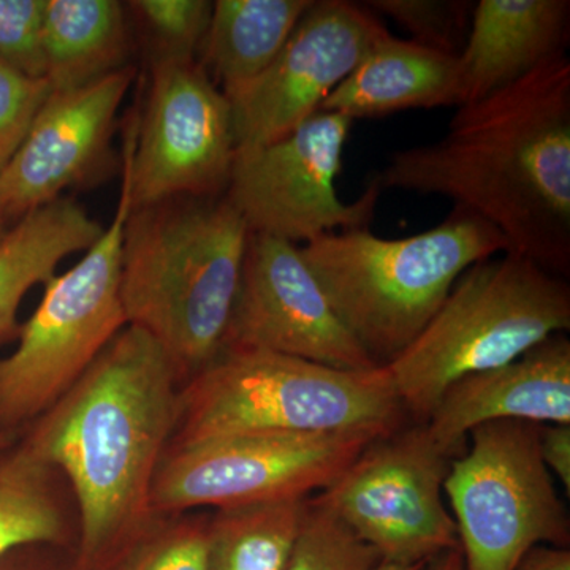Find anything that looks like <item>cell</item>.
Returning a JSON list of instances; mask_svg holds the SVG:
<instances>
[{"label": "cell", "instance_id": "cell-9", "mask_svg": "<svg viewBox=\"0 0 570 570\" xmlns=\"http://www.w3.org/2000/svg\"><path fill=\"white\" fill-rule=\"evenodd\" d=\"M455 459L425 423H409L374 439L313 499L373 547L382 561L426 566L460 549L455 520L442 498Z\"/></svg>", "mask_w": 570, "mask_h": 570}, {"label": "cell", "instance_id": "cell-1", "mask_svg": "<svg viewBox=\"0 0 570 570\" xmlns=\"http://www.w3.org/2000/svg\"><path fill=\"white\" fill-rule=\"evenodd\" d=\"M373 183L436 194L493 225L509 250L570 272V61L460 105L436 142L390 157Z\"/></svg>", "mask_w": 570, "mask_h": 570}, {"label": "cell", "instance_id": "cell-34", "mask_svg": "<svg viewBox=\"0 0 570 570\" xmlns=\"http://www.w3.org/2000/svg\"><path fill=\"white\" fill-rule=\"evenodd\" d=\"M425 566H401L392 562H382L377 570H422Z\"/></svg>", "mask_w": 570, "mask_h": 570}, {"label": "cell", "instance_id": "cell-29", "mask_svg": "<svg viewBox=\"0 0 570 570\" xmlns=\"http://www.w3.org/2000/svg\"><path fill=\"white\" fill-rule=\"evenodd\" d=\"M51 94L47 78H33L0 61V157L10 159Z\"/></svg>", "mask_w": 570, "mask_h": 570}, {"label": "cell", "instance_id": "cell-22", "mask_svg": "<svg viewBox=\"0 0 570 570\" xmlns=\"http://www.w3.org/2000/svg\"><path fill=\"white\" fill-rule=\"evenodd\" d=\"M66 480L20 438L0 450V560L26 546L75 549L77 515H71Z\"/></svg>", "mask_w": 570, "mask_h": 570}, {"label": "cell", "instance_id": "cell-23", "mask_svg": "<svg viewBox=\"0 0 570 570\" xmlns=\"http://www.w3.org/2000/svg\"><path fill=\"white\" fill-rule=\"evenodd\" d=\"M306 499L214 510L208 520V570H284Z\"/></svg>", "mask_w": 570, "mask_h": 570}, {"label": "cell", "instance_id": "cell-24", "mask_svg": "<svg viewBox=\"0 0 570 570\" xmlns=\"http://www.w3.org/2000/svg\"><path fill=\"white\" fill-rule=\"evenodd\" d=\"M205 513L156 515L100 570H208Z\"/></svg>", "mask_w": 570, "mask_h": 570}, {"label": "cell", "instance_id": "cell-8", "mask_svg": "<svg viewBox=\"0 0 570 570\" xmlns=\"http://www.w3.org/2000/svg\"><path fill=\"white\" fill-rule=\"evenodd\" d=\"M540 426L483 423L450 464L444 491L464 570H517L534 547L569 549L568 510L543 463Z\"/></svg>", "mask_w": 570, "mask_h": 570}, {"label": "cell", "instance_id": "cell-28", "mask_svg": "<svg viewBox=\"0 0 570 570\" xmlns=\"http://www.w3.org/2000/svg\"><path fill=\"white\" fill-rule=\"evenodd\" d=\"M45 0H0V61L33 78H45Z\"/></svg>", "mask_w": 570, "mask_h": 570}, {"label": "cell", "instance_id": "cell-25", "mask_svg": "<svg viewBox=\"0 0 570 570\" xmlns=\"http://www.w3.org/2000/svg\"><path fill=\"white\" fill-rule=\"evenodd\" d=\"M381 554L330 510L306 499L302 524L284 570H377Z\"/></svg>", "mask_w": 570, "mask_h": 570}, {"label": "cell", "instance_id": "cell-4", "mask_svg": "<svg viewBox=\"0 0 570 570\" xmlns=\"http://www.w3.org/2000/svg\"><path fill=\"white\" fill-rule=\"evenodd\" d=\"M407 422L385 366L346 371L257 348H223L181 385L170 448L245 434L382 438Z\"/></svg>", "mask_w": 570, "mask_h": 570}, {"label": "cell", "instance_id": "cell-17", "mask_svg": "<svg viewBox=\"0 0 570 570\" xmlns=\"http://www.w3.org/2000/svg\"><path fill=\"white\" fill-rule=\"evenodd\" d=\"M569 37V0H480L460 52L464 104L561 58Z\"/></svg>", "mask_w": 570, "mask_h": 570}, {"label": "cell", "instance_id": "cell-19", "mask_svg": "<svg viewBox=\"0 0 570 570\" xmlns=\"http://www.w3.org/2000/svg\"><path fill=\"white\" fill-rule=\"evenodd\" d=\"M102 234L82 206L58 198L24 214L0 238V344L20 335L18 309L33 285L47 284L63 258L88 250Z\"/></svg>", "mask_w": 570, "mask_h": 570}, {"label": "cell", "instance_id": "cell-2", "mask_svg": "<svg viewBox=\"0 0 570 570\" xmlns=\"http://www.w3.org/2000/svg\"><path fill=\"white\" fill-rule=\"evenodd\" d=\"M181 385L160 344L126 325L20 434L69 487L82 569L105 568L156 517L154 479L178 425Z\"/></svg>", "mask_w": 570, "mask_h": 570}, {"label": "cell", "instance_id": "cell-13", "mask_svg": "<svg viewBox=\"0 0 570 570\" xmlns=\"http://www.w3.org/2000/svg\"><path fill=\"white\" fill-rule=\"evenodd\" d=\"M387 36L365 6L314 0L272 66L227 97L235 156L279 140L321 111L326 97Z\"/></svg>", "mask_w": 570, "mask_h": 570}, {"label": "cell", "instance_id": "cell-12", "mask_svg": "<svg viewBox=\"0 0 570 570\" xmlns=\"http://www.w3.org/2000/svg\"><path fill=\"white\" fill-rule=\"evenodd\" d=\"M132 153V209L219 197L235 160L227 97L197 61L154 59Z\"/></svg>", "mask_w": 570, "mask_h": 570}, {"label": "cell", "instance_id": "cell-18", "mask_svg": "<svg viewBox=\"0 0 570 570\" xmlns=\"http://www.w3.org/2000/svg\"><path fill=\"white\" fill-rule=\"evenodd\" d=\"M463 104L460 56L431 50L390 33L326 97L321 111L340 112L355 121Z\"/></svg>", "mask_w": 570, "mask_h": 570}, {"label": "cell", "instance_id": "cell-16", "mask_svg": "<svg viewBox=\"0 0 570 570\" xmlns=\"http://www.w3.org/2000/svg\"><path fill=\"white\" fill-rule=\"evenodd\" d=\"M501 420L570 425V341L566 333L550 336L508 365L453 382L425 425L439 445L460 456L475 426Z\"/></svg>", "mask_w": 570, "mask_h": 570}, {"label": "cell", "instance_id": "cell-27", "mask_svg": "<svg viewBox=\"0 0 570 570\" xmlns=\"http://www.w3.org/2000/svg\"><path fill=\"white\" fill-rule=\"evenodd\" d=\"M130 9L145 22L151 36L154 59L195 61L200 52L213 2L206 0H135Z\"/></svg>", "mask_w": 570, "mask_h": 570}, {"label": "cell", "instance_id": "cell-6", "mask_svg": "<svg viewBox=\"0 0 570 570\" xmlns=\"http://www.w3.org/2000/svg\"><path fill=\"white\" fill-rule=\"evenodd\" d=\"M569 328L564 277L508 250L469 266L414 343L384 366L407 417L426 423L453 382L508 365Z\"/></svg>", "mask_w": 570, "mask_h": 570}, {"label": "cell", "instance_id": "cell-36", "mask_svg": "<svg viewBox=\"0 0 570 570\" xmlns=\"http://www.w3.org/2000/svg\"><path fill=\"white\" fill-rule=\"evenodd\" d=\"M7 160L9 159H6V157H0V170H2V167L6 165ZM3 219H6V214H3L2 206H0V234H2ZM0 238H2V236H0Z\"/></svg>", "mask_w": 570, "mask_h": 570}, {"label": "cell", "instance_id": "cell-15", "mask_svg": "<svg viewBox=\"0 0 570 570\" xmlns=\"http://www.w3.org/2000/svg\"><path fill=\"white\" fill-rule=\"evenodd\" d=\"M135 69L122 67L99 80L48 96L24 140L0 170V206L24 216L58 200L102 159L116 112L132 86Z\"/></svg>", "mask_w": 570, "mask_h": 570}, {"label": "cell", "instance_id": "cell-20", "mask_svg": "<svg viewBox=\"0 0 570 570\" xmlns=\"http://www.w3.org/2000/svg\"><path fill=\"white\" fill-rule=\"evenodd\" d=\"M314 0H217L202 45L206 75L225 97L257 80Z\"/></svg>", "mask_w": 570, "mask_h": 570}, {"label": "cell", "instance_id": "cell-7", "mask_svg": "<svg viewBox=\"0 0 570 570\" xmlns=\"http://www.w3.org/2000/svg\"><path fill=\"white\" fill-rule=\"evenodd\" d=\"M138 119L124 142L122 189L115 216L96 245L61 276L45 284L18 347L0 358V431L20 434L86 373L127 325L121 299L124 228L132 212V153Z\"/></svg>", "mask_w": 570, "mask_h": 570}, {"label": "cell", "instance_id": "cell-10", "mask_svg": "<svg viewBox=\"0 0 570 570\" xmlns=\"http://www.w3.org/2000/svg\"><path fill=\"white\" fill-rule=\"evenodd\" d=\"M377 439L371 434H245L168 448L151 493L154 515L306 499L325 490Z\"/></svg>", "mask_w": 570, "mask_h": 570}, {"label": "cell", "instance_id": "cell-35", "mask_svg": "<svg viewBox=\"0 0 570 570\" xmlns=\"http://www.w3.org/2000/svg\"><path fill=\"white\" fill-rule=\"evenodd\" d=\"M18 438H20L18 434L2 433V431H0V450L10 448Z\"/></svg>", "mask_w": 570, "mask_h": 570}, {"label": "cell", "instance_id": "cell-5", "mask_svg": "<svg viewBox=\"0 0 570 570\" xmlns=\"http://www.w3.org/2000/svg\"><path fill=\"white\" fill-rule=\"evenodd\" d=\"M508 250L501 232L460 206L407 238L358 228L299 246L337 317L379 366L414 343L469 266Z\"/></svg>", "mask_w": 570, "mask_h": 570}, {"label": "cell", "instance_id": "cell-21", "mask_svg": "<svg viewBox=\"0 0 570 570\" xmlns=\"http://www.w3.org/2000/svg\"><path fill=\"white\" fill-rule=\"evenodd\" d=\"M41 45L51 92L99 80L126 67L124 7L116 0H45Z\"/></svg>", "mask_w": 570, "mask_h": 570}, {"label": "cell", "instance_id": "cell-33", "mask_svg": "<svg viewBox=\"0 0 570 570\" xmlns=\"http://www.w3.org/2000/svg\"><path fill=\"white\" fill-rule=\"evenodd\" d=\"M422 570H464L463 554L460 549L445 551L428 562Z\"/></svg>", "mask_w": 570, "mask_h": 570}, {"label": "cell", "instance_id": "cell-3", "mask_svg": "<svg viewBox=\"0 0 570 570\" xmlns=\"http://www.w3.org/2000/svg\"><path fill=\"white\" fill-rule=\"evenodd\" d=\"M249 234L225 197L174 198L127 217V325L160 344L183 384L223 351Z\"/></svg>", "mask_w": 570, "mask_h": 570}, {"label": "cell", "instance_id": "cell-32", "mask_svg": "<svg viewBox=\"0 0 570 570\" xmlns=\"http://www.w3.org/2000/svg\"><path fill=\"white\" fill-rule=\"evenodd\" d=\"M517 570H570L569 549L539 546L528 551Z\"/></svg>", "mask_w": 570, "mask_h": 570}, {"label": "cell", "instance_id": "cell-31", "mask_svg": "<svg viewBox=\"0 0 570 570\" xmlns=\"http://www.w3.org/2000/svg\"><path fill=\"white\" fill-rule=\"evenodd\" d=\"M540 452L550 472L560 479L566 494L570 493V425L540 426Z\"/></svg>", "mask_w": 570, "mask_h": 570}, {"label": "cell", "instance_id": "cell-14", "mask_svg": "<svg viewBox=\"0 0 570 570\" xmlns=\"http://www.w3.org/2000/svg\"><path fill=\"white\" fill-rule=\"evenodd\" d=\"M223 348H257L336 370L379 367L337 317L299 246L253 232Z\"/></svg>", "mask_w": 570, "mask_h": 570}, {"label": "cell", "instance_id": "cell-30", "mask_svg": "<svg viewBox=\"0 0 570 570\" xmlns=\"http://www.w3.org/2000/svg\"><path fill=\"white\" fill-rule=\"evenodd\" d=\"M0 570H85L75 549L58 546H26L0 560Z\"/></svg>", "mask_w": 570, "mask_h": 570}, {"label": "cell", "instance_id": "cell-11", "mask_svg": "<svg viewBox=\"0 0 570 570\" xmlns=\"http://www.w3.org/2000/svg\"><path fill=\"white\" fill-rule=\"evenodd\" d=\"M352 124L340 112L317 111L279 140L236 154L224 197L249 232L306 245L370 227L381 187L371 181L351 204L336 190Z\"/></svg>", "mask_w": 570, "mask_h": 570}, {"label": "cell", "instance_id": "cell-26", "mask_svg": "<svg viewBox=\"0 0 570 570\" xmlns=\"http://www.w3.org/2000/svg\"><path fill=\"white\" fill-rule=\"evenodd\" d=\"M363 6L392 18L411 33L415 43L460 56L475 3L466 0H370Z\"/></svg>", "mask_w": 570, "mask_h": 570}]
</instances>
